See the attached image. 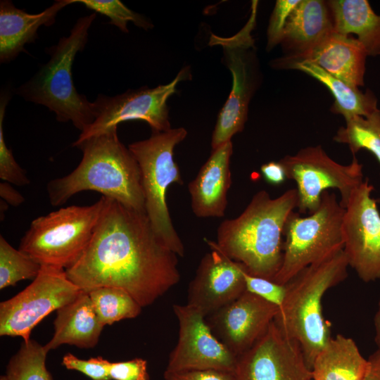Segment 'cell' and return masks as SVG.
<instances>
[{
  "instance_id": "1",
  "label": "cell",
  "mask_w": 380,
  "mask_h": 380,
  "mask_svg": "<svg viewBox=\"0 0 380 380\" xmlns=\"http://www.w3.org/2000/svg\"><path fill=\"white\" fill-rule=\"evenodd\" d=\"M105 197L91 239L79 260L65 270L81 290L120 288L143 308L180 280L178 255L155 232L146 213Z\"/></svg>"
},
{
  "instance_id": "21",
  "label": "cell",
  "mask_w": 380,
  "mask_h": 380,
  "mask_svg": "<svg viewBox=\"0 0 380 380\" xmlns=\"http://www.w3.org/2000/svg\"><path fill=\"white\" fill-rule=\"evenodd\" d=\"M56 311L53 337L44 346L48 353L63 344L87 349L96 346L105 326L99 320L88 293L82 291L73 301Z\"/></svg>"
},
{
  "instance_id": "11",
  "label": "cell",
  "mask_w": 380,
  "mask_h": 380,
  "mask_svg": "<svg viewBox=\"0 0 380 380\" xmlns=\"http://www.w3.org/2000/svg\"><path fill=\"white\" fill-rule=\"evenodd\" d=\"M82 292L68 279L65 270L42 265L29 286L0 303V336H20L28 341L39 322L73 301Z\"/></svg>"
},
{
  "instance_id": "38",
  "label": "cell",
  "mask_w": 380,
  "mask_h": 380,
  "mask_svg": "<svg viewBox=\"0 0 380 380\" xmlns=\"http://www.w3.org/2000/svg\"><path fill=\"white\" fill-rule=\"evenodd\" d=\"M0 196L13 206H18L25 201L24 197L6 182L0 183Z\"/></svg>"
},
{
  "instance_id": "26",
  "label": "cell",
  "mask_w": 380,
  "mask_h": 380,
  "mask_svg": "<svg viewBox=\"0 0 380 380\" xmlns=\"http://www.w3.org/2000/svg\"><path fill=\"white\" fill-rule=\"evenodd\" d=\"M94 310L104 325L137 317L142 307L125 290L111 286L95 288L88 292Z\"/></svg>"
},
{
  "instance_id": "5",
  "label": "cell",
  "mask_w": 380,
  "mask_h": 380,
  "mask_svg": "<svg viewBox=\"0 0 380 380\" xmlns=\"http://www.w3.org/2000/svg\"><path fill=\"white\" fill-rule=\"evenodd\" d=\"M95 18L96 13H92L79 18L68 37L46 49L51 56L48 63L18 90L25 100L45 106L55 113L58 122L70 121L81 132L94 121L95 113L93 103L77 91L72 67L77 53L87 42Z\"/></svg>"
},
{
  "instance_id": "24",
  "label": "cell",
  "mask_w": 380,
  "mask_h": 380,
  "mask_svg": "<svg viewBox=\"0 0 380 380\" xmlns=\"http://www.w3.org/2000/svg\"><path fill=\"white\" fill-rule=\"evenodd\" d=\"M368 360L355 341L342 334L331 337L315 357L312 380H362Z\"/></svg>"
},
{
  "instance_id": "35",
  "label": "cell",
  "mask_w": 380,
  "mask_h": 380,
  "mask_svg": "<svg viewBox=\"0 0 380 380\" xmlns=\"http://www.w3.org/2000/svg\"><path fill=\"white\" fill-rule=\"evenodd\" d=\"M109 375L111 380L150 379L147 361L139 357L122 362H110Z\"/></svg>"
},
{
  "instance_id": "12",
  "label": "cell",
  "mask_w": 380,
  "mask_h": 380,
  "mask_svg": "<svg viewBox=\"0 0 380 380\" xmlns=\"http://www.w3.org/2000/svg\"><path fill=\"white\" fill-rule=\"evenodd\" d=\"M189 67L181 70L170 83L153 88L143 87L129 89L115 96L99 94L93 102L94 121L82 132L73 146L88 139L118 127L119 123L129 120L147 122L153 132L171 129L169 120L168 99L177 92V85L189 79Z\"/></svg>"
},
{
  "instance_id": "9",
  "label": "cell",
  "mask_w": 380,
  "mask_h": 380,
  "mask_svg": "<svg viewBox=\"0 0 380 380\" xmlns=\"http://www.w3.org/2000/svg\"><path fill=\"white\" fill-rule=\"evenodd\" d=\"M257 4L258 1H253L249 20L236 35L229 38L213 35L211 38L222 46L224 64L232 75L231 92L218 114L212 134V150L230 141L234 135L242 132L247 120L248 104L257 84V61L251 35L255 25Z\"/></svg>"
},
{
  "instance_id": "6",
  "label": "cell",
  "mask_w": 380,
  "mask_h": 380,
  "mask_svg": "<svg viewBox=\"0 0 380 380\" xmlns=\"http://www.w3.org/2000/svg\"><path fill=\"white\" fill-rule=\"evenodd\" d=\"M186 135L184 127L171 128L153 132L149 138L128 146L140 168L146 213L158 236L179 257L185 249L171 220L167 191L174 183L183 184L174 150Z\"/></svg>"
},
{
  "instance_id": "17",
  "label": "cell",
  "mask_w": 380,
  "mask_h": 380,
  "mask_svg": "<svg viewBox=\"0 0 380 380\" xmlns=\"http://www.w3.org/2000/svg\"><path fill=\"white\" fill-rule=\"evenodd\" d=\"M279 307L245 291L208 316L214 335L236 357L250 349L266 332Z\"/></svg>"
},
{
  "instance_id": "28",
  "label": "cell",
  "mask_w": 380,
  "mask_h": 380,
  "mask_svg": "<svg viewBox=\"0 0 380 380\" xmlns=\"http://www.w3.org/2000/svg\"><path fill=\"white\" fill-rule=\"evenodd\" d=\"M47 354L36 341H23L8 362L5 374L8 380H53L46 367Z\"/></svg>"
},
{
  "instance_id": "34",
  "label": "cell",
  "mask_w": 380,
  "mask_h": 380,
  "mask_svg": "<svg viewBox=\"0 0 380 380\" xmlns=\"http://www.w3.org/2000/svg\"><path fill=\"white\" fill-rule=\"evenodd\" d=\"M246 291L278 306L283 303L286 294V285L272 280L251 275L243 271Z\"/></svg>"
},
{
  "instance_id": "25",
  "label": "cell",
  "mask_w": 380,
  "mask_h": 380,
  "mask_svg": "<svg viewBox=\"0 0 380 380\" xmlns=\"http://www.w3.org/2000/svg\"><path fill=\"white\" fill-rule=\"evenodd\" d=\"M327 3L334 32L355 34L368 56L380 54V15L374 12L367 0H331Z\"/></svg>"
},
{
  "instance_id": "33",
  "label": "cell",
  "mask_w": 380,
  "mask_h": 380,
  "mask_svg": "<svg viewBox=\"0 0 380 380\" xmlns=\"http://www.w3.org/2000/svg\"><path fill=\"white\" fill-rule=\"evenodd\" d=\"M110 362L102 357L80 359L68 353L62 360L63 365L68 369L80 372L91 380H111L109 375Z\"/></svg>"
},
{
  "instance_id": "19",
  "label": "cell",
  "mask_w": 380,
  "mask_h": 380,
  "mask_svg": "<svg viewBox=\"0 0 380 380\" xmlns=\"http://www.w3.org/2000/svg\"><path fill=\"white\" fill-rule=\"evenodd\" d=\"M367 56L364 46L357 38L333 31L303 54L281 59L308 61L333 77L358 88L364 85Z\"/></svg>"
},
{
  "instance_id": "18",
  "label": "cell",
  "mask_w": 380,
  "mask_h": 380,
  "mask_svg": "<svg viewBox=\"0 0 380 380\" xmlns=\"http://www.w3.org/2000/svg\"><path fill=\"white\" fill-rule=\"evenodd\" d=\"M232 141L211 151L196 177L188 184L194 214L201 218L222 217L232 184L230 159Z\"/></svg>"
},
{
  "instance_id": "4",
  "label": "cell",
  "mask_w": 380,
  "mask_h": 380,
  "mask_svg": "<svg viewBox=\"0 0 380 380\" xmlns=\"http://www.w3.org/2000/svg\"><path fill=\"white\" fill-rule=\"evenodd\" d=\"M343 249L305 267L286 285V294L274 322L301 348L308 367L331 337L322 314L326 292L348 277Z\"/></svg>"
},
{
  "instance_id": "20",
  "label": "cell",
  "mask_w": 380,
  "mask_h": 380,
  "mask_svg": "<svg viewBox=\"0 0 380 380\" xmlns=\"http://www.w3.org/2000/svg\"><path fill=\"white\" fill-rule=\"evenodd\" d=\"M76 0H58L44 11L30 14L16 8L11 1H0V61L9 62L21 51L27 43L34 42L40 26L52 25L57 13Z\"/></svg>"
},
{
  "instance_id": "29",
  "label": "cell",
  "mask_w": 380,
  "mask_h": 380,
  "mask_svg": "<svg viewBox=\"0 0 380 380\" xmlns=\"http://www.w3.org/2000/svg\"><path fill=\"white\" fill-rule=\"evenodd\" d=\"M42 265L0 236V289L13 286L23 279H34Z\"/></svg>"
},
{
  "instance_id": "8",
  "label": "cell",
  "mask_w": 380,
  "mask_h": 380,
  "mask_svg": "<svg viewBox=\"0 0 380 380\" xmlns=\"http://www.w3.org/2000/svg\"><path fill=\"white\" fill-rule=\"evenodd\" d=\"M344 212L335 194L329 191L323 192L318 208L308 217L293 212L284 228L282 263L273 281L284 285L305 267L343 250Z\"/></svg>"
},
{
  "instance_id": "22",
  "label": "cell",
  "mask_w": 380,
  "mask_h": 380,
  "mask_svg": "<svg viewBox=\"0 0 380 380\" xmlns=\"http://www.w3.org/2000/svg\"><path fill=\"white\" fill-rule=\"evenodd\" d=\"M334 31L327 1L300 0L291 13L281 44L296 57L309 51Z\"/></svg>"
},
{
  "instance_id": "10",
  "label": "cell",
  "mask_w": 380,
  "mask_h": 380,
  "mask_svg": "<svg viewBox=\"0 0 380 380\" xmlns=\"http://www.w3.org/2000/svg\"><path fill=\"white\" fill-rule=\"evenodd\" d=\"M279 161L287 179L296 183L298 213L315 212L323 192L329 189L339 191L340 203L344 208L353 190L364 181L362 165L355 156L350 164L342 165L331 159L321 145L302 148Z\"/></svg>"
},
{
  "instance_id": "16",
  "label": "cell",
  "mask_w": 380,
  "mask_h": 380,
  "mask_svg": "<svg viewBox=\"0 0 380 380\" xmlns=\"http://www.w3.org/2000/svg\"><path fill=\"white\" fill-rule=\"evenodd\" d=\"M189 285L187 303L205 317L232 303L245 291L244 266L227 257L212 240Z\"/></svg>"
},
{
  "instance_id": "2",
  "label": "cell",
  "mask_w": 380,
  "mask_h": 380,
  "mask_svg": "<svg viewBox=\"0 0 380 380\" xmlns=\"http://www.w3.org/2000/svg\"><path fill=\"white\" fill-rule=\"evenodd\" d=\"M297 204L296 189L274 198L260 190L238 217L220 223L215 242L248 274L273 281L282 263L284 228Z\"/></svg>"
},
{
  "instance_id": "7",
  "label": "cell",
  "mask_w": 380,
  "mask_h": 380,
  "mask_svg": "<svg viewBox=\"0 0 380 380\" xmlns=\"http://www.w3.org/2000/svg\"><path fill=\"white\" fill-rule=\"evenodd\" d=\"M104 204L102 196L91 205L62 208L34 219L18 249L41 265L72 267L87 246Z\"/></svg>"
},
{
  "instance_id": "39",
  "label": "cell",
  "mask_w": 380,
  "mask_h": 380,
  "mask_svg": "<svg viewBox=\"0 0 380 380\" xmlns=\"http://www.w3.org/2000/svg\"><path fill=\"white\" fill-rule=\"evenodd\" d=\"M367 360L368 365L362 380H380V352L376 350Z\"/></svg>"
},
{
  "instance_id": "3",
  "label": "cell",
  "mask_w": 380,
  "mask_h": 380,
  "mask_svg": "<svg viewBox=\"0 0 380 380\" xmlns=\"http://www.w3.org/2000/svg\"><path fill=\"white\" fill-rule=\"evenodd\" d=\"M117 129L75 146L83 153L80 164L70 174L46 185L52 205H61L79 192L96 191L126 207L146 213L139 164L119 140Z\"/></svg>"
},
{
  "instance_id": "15",
  "label": "cell",
  "mask_w": 380,
  "mask_h": 380,
  "mask_svg": "<svg viewBox=\"0 0 380 380\" xmlns=\"http://www.w3.org/2000/svg\"><path fill=\"white\" fill-rule=\"evenodd\" d=\"M234 374L236 380H312L300 346L274 321L250 349L237 357Z\"/></svg>"
},
{
  "instance_id": "37",
  "label": "cell",
  "mask_w": 380,
  "mask_h": 380,
  "mask_svg": "<svg viewBox=\"0 0 380 380\" xmlns=\"http://www.w3.org/2000/svg\"><path fill=\"white\" fill-rule=\"evenodd\" d=\"M260 172L265 181L273 185H279L287 179L285 169L279 160L263 164Z\"/></svg>"
},
{
  "instance_id": "40",
  "label": "cell",
  "mask_w": 380,
  "mask_h": 380,
  "mask_svg": "<svg viewBox=\"0 0 380 380\" xmlns=\"http://www.w3.org/2000/svg\"><path fill=\"white\" fill-rule=\"evenodd\" d=\"M373 325L374 331V343L376 350L380 352V296L377 302V307L373 318Z\"/></svg>"
},
{
  "instance_id": "27",
  "label": "cell",
  "mask_w": 380,
  "mask_h": 380,
  "mask_svg": "<svg viewBox=\"0 0 380 380\" xmlns=\"http://www.w3.org/2000/svg\"><path fill=\"white\" fill-rule=\"evenodd\" d=\"M334 140L348 146L353 155L361 149L370 151L380 163V110L367 117L355 116L346 121Z\"/></svg>"
},
{
  "instance_id": "30",
  "label": "cell",
  "mask_w": 380,
  "mask_h": 380,
  "mask_svg": "<svg viewBox=\"0 0 380 380\" xmlns=\"http://www.w3.org/2000/svg\"><path fill=\"white\" fill-rule=\"evenodd\" d=\"M76 3L82 4L87 8L108 17L110 24L125 33L129 32V22L146 30L153 27L144 16L132 11L118 0H76Z\"/></svg>"
},
{
  "instance_id": "32",
  "label": "cell",
  "mask_w": 380,
  "mask_h": 380,
  "mask_svg": "<svg viewBox=\"0 0 380 380\" xmlns=\"http://www.w3.org/2000/svg\"><path fill=\"white\" fill-rule=\"evenodd\" d=\"M300 0H277L267 28L268 50L281 44L288 19Z\"/></svg>"
},
{
  "instance_id": "13",
  "label": "cell",
  "mask_w": 380,
  "mask_h": 380,
  "mask_svg": "<svg viewBox=\"0 0 380 380\" xmlns=\"http://www.w3.org/2000/svg\"><path fill=\"white\" fill-rule=\"evenodd\" d=\"M373 190L368 179L353 190L341 224L348 265L365 283L380 279V213Z\"/></svg>"
},
{
  "instance_id": "42",
  "label": "cell",
  "mask_w": 380,
  "mask_h": 380,
  "mask_svg": "<svg viewBox=\"0 0 380 380\" xmlns=\"http://www.w3.org/2000/svg\"></svg>"
},
{
  "instance_id": "31",
  "label": "cell",
  "mask_w": 380,
  "mask_h": 380,
  "mask_svg": "<svg viewBox=\"0 0 380 380\" xmlns=\"http://www.w3.org/2000/svg\"><path fill=\"white\" fill-rule=\"evenodd\" d=\"M9 97L2 94L0 102V178L4 181L17 186L29 184L25 171L15 161L12 151L9 149L4 139V118Z\"/></svg>"
},
{
  "instance_id": "41",
  "label": "cell",
  "mask_w": 380,
  "mask_h": 380,
  "mask_svg": "<svg viewBox=\"0 0 380 380\" xmlns=\"http://www.w3.org/2000/svg\"><path fill=\"white\" fill-rule=\"evenodd\" d=\"M0 380H8V379L6 375H2L0 377Z\"/></svg>"
},
{
  "instance_id": "14",
  "label": "cell",
  "mask_w": 380,
  "mask_h": 380,
  "mask_svg": "<svg viewBox=\"0 0 380 380\" xmlns=\"http://www.w3.org/2000/svg\"><path fill=\"white\" fill-rule=\"evenodd\" d=\"M178 341L166 367L169 372L215 369L233 372L237 357L213 333L206 317L196 308L175 304Z\"/></svg>"
},
{
  "instance_id": "23",
  "label": "cell",
  "mask_w": 380,
  "mask_h": 380,
  "mask_svg": "<svg viewBox=\"0 0 380 380\" xmlns=\"http://www.w3.org/2000/svg\"><path fill=\"white\" fill-rule=\"evenodd\" d=\"M273 66L302 71L325 85L332 94L334 103L331 111L342 115L346 121L355 116L367 117L377 110V99L367 90L363 93L333 77L320 67L308 61L275 60Z\"/></svg>"
},
{
  "instance_id": "36",
  "label": "cell",
  "mask_w": 380,
  "mask_h": 380,
  "mask_svg": "<svg viewBox=\"0 0 380 380\" xmlns=\"http://www.w3.org/2000/svg\"><path fill=\"white\" fill-rule=\"evenodd\" d=\"M165 380H236L233 372L215 369L164 372Z\"/></svg>"
}]
</instances>
